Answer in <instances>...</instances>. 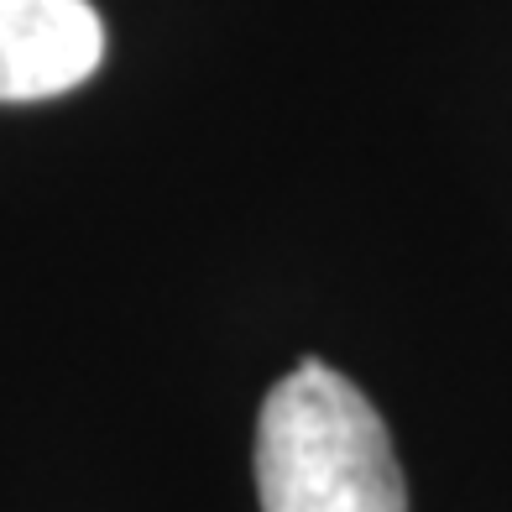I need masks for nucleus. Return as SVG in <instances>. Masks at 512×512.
<instances>
[{"instance_id":"nucleus-2","label":"nucleus","mask_w":512,"mask_h":512,"mask_svg":"<svg viewBox=\"0 0 512 512\" xmlns=\"http://www.w3.org/2000/svg\"><path fill=\"white\" fill-rule=\"evenodd\" d=\"M105 58V21L89 0H0V105L79 89Z\"/></svg>"},{"instance_id":"nucleus-1","label":"nucleus","mask_w":512,"mask_h":512,"mask_svg":"<svg viewBox=\"0 0 512 512\" xmlns=\"http://www.w3.org/2000/svg\"><path fill=\"white\" fill-rule=\"evenodd\" d=\"M262 512H408L392 434L371 398L324 361H298L256 418Z\"/></svg>"}]
</instances>
